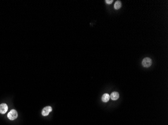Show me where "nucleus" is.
<instances>
[{
	"mask_svg": "<svg viewBox=\"0 0 168 125\" xmlns=\"http://www.w3.org/2000/svg\"><path fill=\"white\" fill-rule=\"evenodd\" d=\"M8 118L11 120H14L16 119H17V118L18 117V113L15 110H11L10 111V112L8 114Z\"/></svg>",
	"mask_w": 168,
	"mask_h": 125,
	"instance_id": "1",
	"label": "nucleus"
},
{
	"mask_svg": "<svg viewBox=\"0 0 168 125\" xmlns=\"http://www.w3.org/2000/svg\"><path fill=\"white\" fill-rule=\"evenodd\" d=\"M152 64V61L149 58H145L142 61V65L145 68L151 67Z\"/></svg>",
	"mask_w": 168,
	"mask_h": 125,
	"instance_id": "2",
	"label": "nucleus"
},
{
	"mask_svg": "<svg viewBox=\"0 0 168 125\" xmlns=\"http://www.w3.org/2000/svg\"><path fill=\"white\" fill-rule=\"evenodd\" d=\"M52 111V107L50 106H47L46 107L44 108L42 111V115L43 116H48L50 112Z\"/></svg>",
	"mask_w": 168,
	"mask_h": 125,
	"instance_id": "3",
	"label": "nucleus"
},
{
	"mask_svg": "<svg viewBox=\"0 0 168 125\" xmlns=\"http://www.w3.org/2000/svg\"><path fill=\"white\" fill-rule=\"evenodd\" d=\"M8 107L6 104L3 103L0 105V113L4 114L8 111Z\"/></svg>",
	"mask_w": 168,
	"mask_h": 125,
	"instance_id": "4",
	"label": "nucleus"
},
{
	"mask_svg": "<svg viewBox=\"0 0 168 125\" xmlns=\"http://www.w3.org/2000/svg\"><path fill=\"white\" fill-rule=\"evenodd\" d=\"M110 97L111 98V99L112 100L115 101V100H118V99H119V94L118 92H112L111 93Z\"/></svg>",
	"mask_w": 168,
	"mask_h": 125,
	"instance_id": "5",
	"label": "nucleus"
},
{
	"mask_svg": "<svg viewBox=\"0 0 168 125\" xmlns=\"http://www.w3.org/2000/svg\"><path fill=\"white\" fill-rule=\"evenodd\" d=\"M110 96L107 93L104 94L102 97V101L104 103H107L110 99Z\"/></svg>",
	"mask_w": 168,
	"mask_h": 125,
	"instance_id": "6",
	"label": "nucleus"
},
{
	"mask_svg": "<svg viewBox=\"0 0 168 125\" xmlns=\"http://www.w3.org/2000/svg\"><path fill=\"white\" fill-rule=\"evenodd\" d=\"M121 3L119 1H116L114 4V8L116 10H118L121 7Z\"/></svg>",
	"mask_w": 168,
	"mask_h": 125,
	"instance_id": "7",
	"label": "nucleus"
},
{
	"mask_svg": "<svg viewBox=\"0 0 168 125\" xmlns=\"http://www.w3.org/2000/svg\"><path fill=\"white\" fill-rule=\"evenodd\" d=\"M113 0H106L105 1V2L107 4H111L113 3Z\"/></svg>",
	"mask_w": 168,
	"mask_h": 125,
	"instance_id": "8",
	"label": "nucleus"
}]
</instances>
